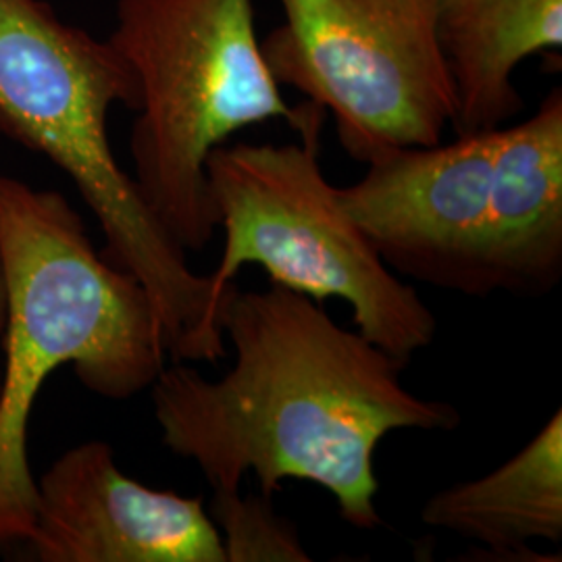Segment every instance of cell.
I'll return each mask as SVG.
<instances>
[{"mask_svg": "<svg viewBox=\"0 0 562 562\" xmlns=\"http://www.w3.org/2000/svg\"><path fill=\"white\" fill-rule=\"evenodd\" d=\"M220 322L236 355L222 380L171 362L148 387L162 443L196 462L213 490H240L248 473L269 496L285 480L315 483L344 521L371 531L383 525L375 503L383 438L461 425L450 402L406 390V362L294 290L234 285Z\"/></svg>", "mask_w": 562, "mask_h": 562, "instance_id": "cell-1", "label": "cell"}, {"mask_svg": "<svg viewBox=\"0 0 562 562\" xmlns=\"http://www.w3.org/2000/svg\"><path fill=\"white\" fill-rule=\"evenodd\" d=\"M7 329L0 383V550L25 543L36 504L27 425L44 382L71 364L109 401L148 390L167 355L148 292L106 261L59 192L0 176Z\"/></svg>", "mask_w": 562, "mask_h": 562, "instance_id": "cell-2", "label": "cell"}, {"mask_svg": "<svg viewBox=\"0 0 562 562\" xmlns=\"http://www.w3.org/2000/svg\"><path fill=\"white\" fill-rule=\"evenodd\" d=\"M115 104L136 111L138 88L109 38L44 0H0V132L69 176L101 223L104 259L140 281L165 352L188 359L220 338L222 302L115 159L106 130Z\"/></svg>", "mask_w": 562, "mask_h": 562, "instance_id": "cell-3", "label": "cell"}, {"mask_svg": "<svg viewBox=\"0 0 562 562\" xmlns=\"http://www.w3.org/2000/svg\"><path fill=\"white\" fill-rule=\"evenodd\" d=\"M109 42L138 88L134 181L186 252L202 250L220 227L206 178L217 146L271 120L301 136L327 115L315 102L283 99L262 57L252 0H117Z\"/></svg>", "mask_w": 562, "mask_h": 562, "instance_id": "cell-4", "label": "cell"}, {"mask_svg": "<svg viewBox=\"0 0 562 562\" xmlns=\"http://www.w3.org/2000/svg\"><path fill=\"white\" fill-rule=\"evenodd\" d=\"M323 121L299 142L222 144L209 155L206 178L225 234L213 292L223 301L241 267L255 262L271 283L319 304L346 302L357 331L408 362L434 341L438 319L344 211L319 162Z\"/></svg>", "mask_w": 562, "mask_h": 562, "instance_id": "cell-5", "label": "cell"}, {"mask_svg": "<svg viewBox=\"0 0 562 562\" xmlns=\"http://www.w3.org/2000/svg\"><path fill=\"white\" fill-rule=\"evenodd\" d=\"M261 41L278 83L336 121L341 148L369 165L442 142L457 113L434 0H280Z\"/></svg>", "mask_w": 562, "mask_h": 562, "instance_id": "cell-6", "label": "cell"}, {"mask_svg": "<svg viewBox=\"0 0 562 562\" xmlns=\"http://www.w3.org/2000/svg\"><path fill=\"white\" fill-rule=\"evenodd\" d=\"M498 140L501 127L385 153L357 183L338 188L341 206L394 273L490 296Z\"/></svg>", "mask_w": 562, "mask_h": 562, "instance_id": "cell-7", "label": "cell"}, {"mask_svg": "<svg viewBox=\"0 0 562 562\" xmlns=\"http://www.w3.org/2000/svg\"><path fill=\"white\" fill-rule=\"evenodd\" d=\"M23 546L38 562H225L201 498L130 480L101 440L44 471Z\"/></svg>", "mask_w": 562, "mask_h": 562, "instance_id": "cell-8", "label": "cell"}, {"mask_svg": "<svg viewBox=\"0 0 562 562\" xmlns=\"http://www.w3.org/2000/svg\"><path fill=\"white\" fill-rule=\"evenodd\" d=\"M562 278V90L529 120L503 125L494 161L492 290L543 296Z\"/></svg>", "mask_w": 562, "mask_h": 562, "instance_id": "cell-9", "label": "cell"}, {"mask_svg": "<svg viewBox=\"0 0 562 562\" xmlns=\"http://www.w3.org/2000/svg\"><path fill=\"white\" fill-rule=\"evenodd\" d=\"M448 63L457 136L503 127L522 109L513 76L562 48V0H434Z\"/></svg>", "mask_w": 562, "mask_h": 562, "instance_id": "cell-10", "label": "cell"}, {"mask_svg": "<svg viewBox=\"0 0 562 562\" xmlns=\"http://www.w3.org/2000/svg\"><path fill=\"white\" fill-rule=\"evenodd\" d=\"M422 521L477 543L485 561H548L531 542L562 540L561 408L492 473L436 492Z\"/></svg>", "mask_w": 562, "mask_h": 562, "instance_id": "cell-11", "label": "cell"}, {"mask_svg": "<svg viewBox=\"0 0 562 562\" xmlns=\"http://www.w3.org/2000/svg\"><path fill=\"white\" fill-rule=\"evenodd\" d=\"M209 515L222 536L225 562H308L296 525L281 517L273 496L213 490Z\"/></svg>", "mask_w": 562, "mask_h": 562, "instance_id": "cell-12", "label": "cell"}, {"mask_svg": "<svg viewBox=\"0 0 562 562\" xmlns=\"http://www.w3.org/2000/svg\"><path fill=\"white\" fill-rule=\"evenodd\" d=\"M7 276H4V261L0 250V383H2V340L7 329Z\"/></svg>", "mask_w": 562, "mask_h": 562, "instance_id": "cell-13", "label": "cell"}]
</instances>
